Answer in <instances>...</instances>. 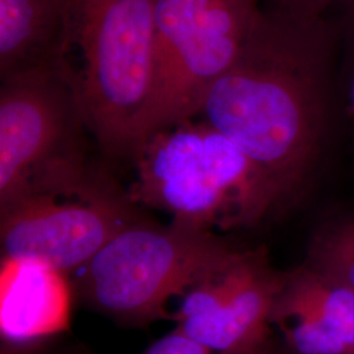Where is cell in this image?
Returning a JSON list of instances; mask_svg holds the SVG:
<instances>
[{
    "instance_id": "6da1fadb",
    "label": "cell",
    "mask_w": 354,
    "mask_h": 354,
    "mask_svg": "<svg viewBox=\"0 0 354 354\" xmlns=\"http://www.w3.org/2000/svg\"><path fill=\"white\" fill-rule=\"evenodd\" d=\"M336 29L326 16L261 6L235 62L203 95L197 117L299 200L332 115Z\"/></svg>"
},
{
    "instance_id": "7a4b0ae2",
    "label": "cell",
    "mask_w": 354,
    "mask_h": 354,
    "mask_svg": "<svg viewBox=\"0 0 354 354\" xmlns=\"http://www.w3.org/2000/svg\"><path fill=\"white\" fill-rule=\"evenodd\" d=\"M193 120L140 146L134 203L215 232L259 227L298 201L226 136Z\"/></svg>"
},
{
    "instance_id": "3957f363",
    "label": "cell",
    "mask_w": 354,
    "mask_h": 354,
    "mask_svg": "<svg viewBox=\"0 0 354 354\" xmlns=\"http://www.w3.org/2000/svg\"><path fill=\"white\" fill-rule=\"evenodd\" d=\"M64 68L102 152L134 158L155 86L156 0H64ZM62 61V62H64Z\"/></svg>"
},
{
    "instance_id": "277c9868",
    "label": "cell",
    "mask_w": 354,
    "mask_h": 354,
    "mask_svg": "<svg viewBox=\"0 0 354 354\" xmlns=\"http://www.w3.org/2000/svg\"><path fill=\"white\" fill-rule=\"evenodd\" d=\"M83 129L75 91L62 66L3 79L0 212L32 194L79 189L96 180L82 150Z\"/></svg>"
},
{
    "instance_id": "5b68a950",
    "label": "cell",
    "mask_w": 354,
    "mask_h": 354,
    "mask_svg": "<svg viewBox=\"0 0 354 354\" xmlns=\"http://www.w3.org/2000/svg\"><path fill=\"white\" fill-rule=\"evenodd\" d=\"M228 245L206 228L177 221L159 226L142 218L77 269L79 292L97 313L120 323L171 320L169 302Z\"/></svg>"
},
{
    "instance_id": "8992f818",
    "label": "cell",
    "mask_w": 354,
    "mask_h": 354,
    "mask_svg": "<svg viewBox=\"0 0 354 354\" xmlns=\"http://www.w3.org/2000/svg\"><path fill=\"white\" fill-rule=\"evenodd\" d=\"M261 6L263 0H156L155 86L142 145L197 117L206 91L238 58Z\"/></svg>"
},
{
    "instance_id": "52a82bcc",
    "label": "cell",
    "mask_w": 354,
    "mask_h": 354,
    "mask_svg": "<svg viewBox=\"0 0 354 354\" xmlns=\"http://www.w3.org/2000/svg\"><path fill=\"white\" fill-rule=\"evenodd\" d=\"M286 272L264 248L228 245L177 298L176 328L214 353H257L276 336L270 319Z\"/></svg>"
},
{
    "instance_id": "ba28073f",
    "label": "cell",
    "mask_w": 354,
    "mask_h": 354,
    "mask_svg": "<svg viewBox=\"0 0 354 354\" xmlns=\"http://www.w3.org/2000/svg\"><path fill=\"white\" fill-rule=\"evenodd\" d=\"M142 218L129 194L99 177L79 189L32 194L0 212L1 252L67 274Z\"/></svg>"
},
{
    "instance_id": "9c48e42d",
    "label": "cell",
    "mask_w": 354,
    "mask_h": 354,
    "mask_svg": "<svg viewBox=\"0 0 354 354\" xmlns=\"http://www.w3.org/2000/svg\"><path fill=\"white\" fill-rule=\"evenodd\" d=\"M1 339L26 345L67 328L70 290L66 274L36 260H1Z\"/></svg>"
},
{
    "instance_id": "30bf717a",
    "label": "cell",
    "mask_w": 354,
    "mask_h": 354,
    "mask_svg": "<svg viewBox=\"0 0 354 354\" xmlns=\"http://www.w3.org/2000/svg\"><path fill=\"white\" fill-rule=\"evenodd\" d=\"M64 48V0H0L1 80L61 66Z\"/></svg>"
},
{
    "instance_id": "8fae6325",
    "label": "cell",
    "mask_w": 354,
    "mask_h": 354,
    "mask_svg": "<svg viewBox=\"0 0 354 354\" xmlns=\"http://www.w3.org/2000/svg\"><path fill=\"white\" fill-rule=\"evenodd\" d=\"M286 274L291 286L313 306L349 354H354L353 289L326 279L304 264Z\"/></svg>"
},
{
    "instance_id": "7c38bea8",
    "label": "cell",
    "mask_w": 354,
    "mask_h": 354,
    "mask_svg": "<svg viewBox=\"0 0 354 354\" xmlns=\"http://www.w3.org/2000/svg\"><path fill=\"white\" fill-rule=\"evenodd\" d=\"M302 264L354 290V214L322 223L310 239Z\"/></svg>"
},
{
    "instance_id": "4fadbf2b",
    "label": "cell",
    "mask_w": 354,
    "mask_h": 354,
    "mask_svg": "<svg viewBox=\"0 0 354 354\" xmlns=\"http://www.w3.org/2000/svg\"><path fill=\"white\" fill-rule=\"evenodd\" d=\"M140 354H216L175 328Z\"/></svg>"
},
{
    "instance_id": "5bb4252c",
    "label": "cell",
    "mask_w": 354,
    "mask_h": 354,
    "mask_svg": "<svg viewBox=\"0 0 354 354\" xmlns=\"http://www.w3.org/2000/svg\"><path fill=\"white\" fill-rule=\"evenodd\" d=\"M339 0H263V6L295 16H326Z\"/></svg>"
},
{
    "instance_id": "9a60e30c",
    "label": "cell",
    "mask_w": 354,
    "mask_h": 354,
    "mask_svg": "<svg viewBox=\"0 0 354 354\" xmlns=\"http://www.w3.org/2000/svg\"><path fill=\"white\" fill-rule=\"evenodd\" d=\"M340 12L339 32L345 39L346 49L354 61V0H339L336 6Z\"/></svg>"
},
{
    "instance_id": "2e32d148",
    "label": "cell",
    "mask_w": 354,
    "mask_h": 354,
    "mask_svg": "<svg viewBox=\"0 0 354 354\" xmlns=\"http://www.w3.org/2000/svg\"><path fill=\"white\" fill-rule=\"evenodd\" d=\"M264 354H292L289 352V351H286L281 344H279V340L276 339L273 344L266 349V352Z\"/></svg>"
},
{
    "instance_id": "e0dca14e",
    "label": "cell",
    "mask_w": 354,
    "mask_h": 354,
    "mask_svg": "<svg viewBox=\"0 0 354 354\" xmlns=\"http://www.w3.org/2000/svg\"><path fill=\"white\" fill-rule=\"evenodd\" d=\"M274 340H276V339H274ZM272 344H273V342H272ZM272 344H270V345H272ZM270 345H269V346H270ZM269 346H268V348H269ZM268 348H266V349H268ZM266 349H264V351H261V352H257V353H248V354H264L266 352ZM221 354H227V353H221Z\"/></svg>"
},
{
    "instance_id": "ac0fdd59",
    "label": "cell",
    "mask_w": 354,
    "mask_h": 354,
    "mask_svg": "<svg viewBox=\"0 0 354 354\" xmlns=\"http://www.w3.org/2000/svg\"><path fill=\"white\" fill-rule=\"evenodd\" d=\"M352 102H353V106H354V82H353V84H352Z\"/></svg>"
}]
</instances>
